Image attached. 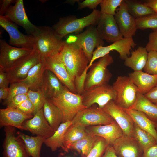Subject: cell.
Masks as SVG:
<instances>
[{
	"instance_id": "d4e9b609",
	"label": "cell",
	"mask_w": 157,
	"mask_h": 157,
	"mask_svg": "<svg viewBox=\"0 0 157 157\" xmlns=\"http://www.w3.org/2000/svg\"><path fill=\"white\" fill-rule=\"evenodd\" d=\"M45 70V59L41 57L40 61L30 69L26 77L21 81L28 86L29 90H38L42 88Z\"/></svg>"
},
{
	"instance_id": "cb8c5ba5",
	"label": "cell",
	"mask_w": 157,
	"mask_h": 157,
	"mask_svg": "<svg viewBox=\"0 0 157 157\" xmlns=\"http://www.w3.org/2000/svg\"><path fill=\"white\" fill-rule=\"evenodd\" d=\"M65 87L52 72L45 70L42 89L46 98L50 99L59 95Z\"/></svg>"
},
{
	"instance_id": "f6af8a7d",
	"label": "cell",
	"mask_w": 157,
	"mask_h": 157,
	"mask_svg": "<svg viewBox=\"0 0 157 157\" xmlns=\"http://www.w3.org/2000/svg\"><path fill=\"white\" fill-rule=\"evenodd\" d=\"M102 0H85L81 2L78 1L77 2L78 4V9H82L85 8H88L90 9L95 8L97 6L100 4Z\"/></svg>"
},
{
	"instance_id": "c3c4849f",
	"label": "cell",
	"mask_w": 157,
	"mask_h": 157,
	"mask_svg": "<svg viewBox=\"0 0 157 157\" xmlns=\"http://www.w3.org/2000/svg\"><path fill=\"white\" fill-rule=\"evenodd\" d=\"M144 95L151 102L157 104V84Z\"/></svg>"
},
{
	"instance_id": "9f6ffc18",
	"label": "cell",
	"mask_w": 157,
	"mask_h": 157,
	"mask_svg": "<svg viewBox=\"0 0 157 157\" xmlns=\"http://www.w3.org/2000/svg\"><path fill=\"white\" fill-rule=\"evenodd\" d=\"M156 104V106H157V104Z\"/></svg>"
},
{
	"instance_id": "f1b7e54d",
	"label": "cell",
	"mask_w": 157,
	"mask_h": 157,
	"mask_svg": "<svg viewBox=\"0 0 157 157\" xmlns=\"http://www.w3.org/2000/svg\"><path fill=\"white\" fill-rule=\"evenodd\" d=\"M129 109L142 112L151 120L157 123V106L139 91L135 103Z\"/></svg>"
},
{
	"instance_id": "4dcf8cb0",
	"label": "cell",
	"mask_w": 157,
	"mask_h": 157,
	"mask_svg": "<svg viewBox=\"0 0 157 157\" xmlns=\"http://www.w3.org/2000/svg\"><path fill=\"white\" fill-rule=\"evenodd\" d=\"M16 133L23 140L26 149L30 156L40 157L42 146L45 139L39 136H30L19 131H17Z\"/></svg>"
},
{
	"instance_id": "7bdbcfd3",
	"label": "cell",
	"mask_w": 157,
	"mask_h": 157,
	"mask_svg": "<svg viewBox=\"0 0 157 157\" xmlns=\"http://www.w3.org/2000/svg\"><path fill=\"white\" fill-rule=\"evenodd\" d=\"M15 108L27 115H34L35 113V107L28 99L19 105Z\"/></svg>"
},
{
	"instance_id": "60d3db41",
	"label": "cell",
	"mask_w": 157,
	"mask_h": 157,
	"mask_svg": "<svg viewBox=\"0 0 157 157\" xmlns=\"http://www.w3.org/2000/svg\"><path fill=\"white\" fill-rule=\"evenodd\" d=\"M108 145L105 139L98 136L93 147L87 157H102Z\"/></svg>"
},
{
	"instance_id": "7a4b0ae2",
	"label": "cell",
	"mask_w": 157,
	"mask_h": 157,
	"mask_svg": "<svg viewBox=\"0 0 157 157\" xmlns=\"http://www.w3.org/2000/svg\"><path fill=\"white\" fill-rule=\"evenodd\" d=\"M58 55L74 82L76 78L82 74L90 63L80 47L66 41Z\"/></svg>"
},
{
	"instance_id": "ac0fdd59",
	"label": "cell",
	"mask_w": 157,
	"mask_h": 157,
	"mask_svg": "<svg viewBox=\"0 0 157 157\" xmlns=\"http://www.w3.org/2000/svg\"><path fill=\"white\" fill-rule=\"evenodd\" d=\"M22 127L23 130L45 139L51 137L55 131L45 117L43 108L35 113L32 118L25 121Z\"/></svg>"
},
{
	"instance_id": "7dc6e473",
	"label": "cell",
	"mask_w": 157,
	"mask_h": 157,
	"mask_svg": "<svg viewBox=\"0 0 157 157\" xmlns=\"http://www.w3.org/2000/svg\"><path fill=\"white\" fill-rule=\"evenodd\" d=\"M142 157H157V143L144 150Z\"/></svg>"
},
{
	"instance_id": "7c38bea8",
	"label": "cell",
	"mask_w": 157,
	"mask_h": 157,
	"mask_svg": "<svg viewBox=\"0 0 157 157\" xmlns=\"http://www.w3.org/2000/svg\"><path fill=\"white\" fill-rule=\"evenodd\" d=\"M136 45L132 38H123L108 46H99L93 52L92 59L86 69L88 70L96 60L105 56L109 54L110 51L113 50L119 53V57L121 60H125L130 54L131 48H134Z\"/></svg>"
},
{
	"instance_id": "8d00e7d4",
	"label": "cell",
	"mask_w": 157,
	"mask_h": 157,
	"mask_svg": "<svg viewBox=\"0 0 157 157\" xmlns=\"http://www.w3.org/2000/svg\"><path fill=\"white\" fill-rule=\"evenodd\" d=\"M137 29L144 30L152 29L157 31V13H155L136 19Z\"/></svg>"
},
{
	"instance_id": "db71d44e",
	"label": "cell",
	"mask_w": 157,
	"mask_h": 157,
	"mask_svg": "<svg viewBox=\"0 0 157 157\" xmlns=\"http://www.w3.org/2000/svg\"><path fill=\"white\" fill-rule=\"evenodd\" d=\"M9 93V87L8 88H0V100L6 99Z\"/></svg>"
},
{
	"instance_id": "4316f807",
	"label": "cell",
	"mask_w": 157,
	"mask_h": 157,
	"mask_svg": "<svg viewBox=\"0 0 157 157\" xmlns=\"http://www.w3.org/2000/svg\"><path fill=\"white\" fill-rule=\"evenodd\" d=\"M123 109L130 115L135 124L152 135L157 142L156 123L151 120L142 112L132 109Z\"/></svg>"
},
{
	"instance_id": "ffe728a7",
	"label": "cell",
	"mask_w": 157,
	"mask_h": 157,
	"mask_svg": "<svg viewBox=\"0 0 157 157\" xmlns=\"http://www.w3.org/2000/svg\"><path fill=\"white\" fill-rule=\"evenodd\" d=\"M4 15L23 28L28 34L32 35L35 30L37 26L32 23L28 19L23 0H15V5H11Z\"/></svg>"
},
{
	"instance_id": "5b68a950",
	"label": "cell",
	"mask_w": 157,
	"mask_h": 157,
	"mask_svg": "<svg viewBox=\"0 0 157 157\" xmlns=\"http://www.w3.org/2000/svg\"><path fill=\"white\" fill-rule=\"evenodd\" d=\"M113 62V57L109 53L93 63L86 76L84 91L108 83L112 75L107 67Z\"/></svg>"
},
{
	"instance_id": "bcb514c9",
	"label": "cell",
	"mask_w": 157,
	"mask_h": 157,
	"mask_svg": "<svg viewBox=\"0 0 157 157\" xmlns=\"http://www.w3.org/2000/svg\"><path fill=\"white\" fill-rule=\"evenodd\" d=\"M28 99L27 94L16 95L12 99L7 105V107L15 108Z\"/></svg>"
},
{
	"instance_id": "f907efd6",
	"label": "cell",
	"mask_w": 157,
	"mask_h": 157,
	"mask_svg": "<svg viewBox=\"0 0 157 157\" xmlns=\"http://www.w3.org/2000/svg\"><path fill=\"white\" fill-rule=\"evenodd\" d=\"M15 0H3L1 1V5L0 10V16L4 15L11 4L15 2Z\"/></svg>"
},
{
	"instance_id": "f546056e",
	"label": "cell",
	"mask_w": 157,
	"mask_h": 157,
	"mask_svg": "<svg viewBox=\"0 0 157 157\" xmlns=\"http://www.w3.org/2000/svg\"><path fill=\"white\" fill-rule=\"evenodd\" d=\"M43 109L45 117L51 128L56 131L62 122L63 117L59 109L46 98Z\"/></svg>"
},
{
	"instance_id": "681fc988",
	"label": "cell",
	"mask_w": 157,
	"mask_h": 157,
	"mask_svg": "<svg viewBox=\"0 0 157 157\" xmlns=\"http://www.w3.org/2000/svg\"><path fill=\"white\" fill-rule=\"evenodd\" d=\"M10 82L7 73L0 69V88H8Z\"/></svg>"
},
{
	"instance_id": "30bf717a",
	"label": "cell",
	"mask_w": 157,
	"mask_h": 157,
	"mask_svg": "<svg viewBox=\"0 0 157 157\" xmlns=\"http://www.w3.org/2000/svg\"><path fill=\"white\" fill-rule=\"evenodd\" d=\"M33 51V49L13 47L0 39V69L6 72Z\"/></svg>"
},
{
	"instance_id": "7402d4cb",
	"label": "cell",
	"mask_w": 157,
	"mask_h": 157,
	"mask_svg": "<svg viewBox=\"0 0 157 157\" xmlns=\"http://www.w3.org/2000/svg\"><path fill=\"white\" fill-rule=\"evenodd\" d=\"M86 131L89 135L103 138L112 146L116 140L123 136L122 130L115 121L109 124L87 126Z\"/></svg>"
},
{
	"instance_id": "8992f818",
	"label": "cell",
	"mask_w": 157,
	"mask_h": 157,
	"mask_svg": "<svg viewBox=\"0 0 157 157\" xmlns=\"http://www.w3.org/2000/svg\"><path fill=\"white\" fill-rule=\"evenodd\" d=\"M112 86L116 92L115 103L123 109H130L135 102L138 90L129 77L118 76Z\"/></svg>"
},
{
	"instance_id": "9c48e42d",
	"label": "cell",
	"mask_w": 157,
	"mask_h": 157,
	"mask_svg": "<svg viewBox=\"0 0 157 157\" xmlns=\"http://www.w3.org/2000/svg\"><path fill=\"white\" fill-rule=\"evenodd\" d=\"M81 95L83 104L87 108L96 104L103 109L109 101L114 100L116 92L112 85L107 83L85 90Z\"/></svg>"
},
{
	"instance_id": "ab89813d",
	"label": "cell",
	"mask_w": 157,
	"mask_h": 157,
	"mask_svg": "<svg viewBox=\"0 0 157 157\" xmlns=\"http://www.w3.org/2000/svg\"><path fill=\"white\" fill-rule=\"evenodd\" d=\"M123 0H102L100 3L101 13L114 16Z\"/></svg>"
},
{
	"instance_id": "6da1fadb",
	"label": "cell",
	"mask_w": 157,
	"mask_h": 157,
	"mask_svg": "<svg viewBox=\"0 0 157 157\" xmlns=\"http://www.w3.org/2000/svg\"><path fill=\"white\" fill-rule=\"evenodd\" d=\"M32 35L34 39L33 50L44 58L59 53L64 42L52 27L48 26H37Z\"/></svg>"
},
{
	"instance_id": "e0dca14e",
	"label": "cell",
	"mask_w": 157,
	"mask_h": 157,
	"mask_svg": "<svg viewBox=\"0 0 157 157\" xmlns=\"http://www.w3.org/2000/svg\"><path fill=\"white\" fill-rule=\"evenodd\" d=\"M58 53L45 58L46 69L52 72L70 91L77 94L74 82L59 57Z\"/></svg>"
},
{
	"instance_id": "d6a6232c",
	"label": "cell",
	"mask_w": 157,
	"mask_h": 157,
	"mask_svg": "<svg viewBox=\"0 0 157 157\" xmlns=\"http://www.w3.org/2000/svg\"><path fill=\"white\" fill-rule=\"evenodd\" d=\"M88 134L86 127L71 125L65 132L62 149L66 152H68L72 144L84 138Z\"/></svg>"
},
{
	"instance_id": "f35d334b",
	"label": "cell",
	"mask_w": 157,
	"mask_h": 157,
	"mask_svg": "<svg viewBox=\"0 0 157 157\" xmlns=\"http://www.w3.org/2000/svg\"><path fill=\"white\" fill-rule=\"evenodd\" d=\"M29 90L28 86L22 81L10 83L9 87V94L6 99L5 104L7 105L15 96L19 94H27Z\"/></svg>"
},
{
	"instance_id": "44dd1931",
	"label": "cell",
	"mask_w": 157,
	"mask_h": 157,
	"mask_svg": "<svg viewBox=\"0 0 157 157\" xmlns=\"http://www.w3.org/2000/svg\"><path fill=\"white\" fill-rule=\"evenodd\" d=\"M118 157H142L143 150L133 137L123 136L112 145Z\"/></svg>"
},
{
	"instance_id": "8fae6325",
	"label": "cell",
	"mask_w": 157,
	"mask_h": 157,
	"mask_svg": "<svg viewBox=\"0 0 157 157\" xmlns=\"http://www.w3.org/2000/svg\"><path fill=\"white\" fill-rule=\"evenodd\" d=\"M5 137L3 144V157H31L15 127H4Z\"/></svg>"
},
{
	"instance_id": "836d02e7",
	"label": "cell",
	"mask_w": 157,
	"mask_h": 157,
	"mask_svg": "<svg viewBox=\"0 0 157 157\" xmlns=\"http://www.w3.org/2000/svg\"><path fill=\"white\" fill-rule=\"evenodd\" d=\"M129 13L136 19L155 13L143 1L132 0H124Z\"/></svg>"
},
{
	"instance_id": "816d5d0a",
	"label": "cell",
	"mask_w": 157,
	"mask_h": 157,
	"mask_svg": "<svg viewBox=\"0 0 157 157\" xmlns=\"http://www.w3.org/2000/svg\"><path fill=\"white\" fill-rule=\"evenodd\" d=\"M102 157H118L112 146L108 145Z\"/></svg>"
},
{
	"instance_id": "9a60e30c",
	"label": "cell",
	"mask_w": 157,
	"mask_h": 157,
	"mask_svg": "<svg viewBox=\"0 0 157 157\" xmlns=\"http://www.w3.org/2000/svg\"><path fill=\"white\" fill-rule=\"evenodd\" d=\"M41 59V57L40 55L33 50L29 55L6 72L10 83L20 81L24 79L30 69L39 63Z\"/></svg>"
},
{
	"instance_id": "e575fe53",
	"label": "cell",
	"mask_w": 157,
	"mask_h": 157,
	"mask_svg": "<svg viewBox=\"0 0 157 157\" xmlns=\"http://www.w3.org/2000/svg\"><path fill=\"white\" fill-rule=\"evenodd\" d=\"M98 137L88 134L84 138L72 144L70 147L69 150L76 151L82 157H87Z\"/></svg>"
},
{
	"instance_id": "11a10c76",
	"label": "cell",
	"mask_w": 157,
	"mask_h": 157,
	"mask_svg": "<svg viewBox=\"0 0 157 157\" xmlns=\"http://www.w3.org/2000/svg\"><path fill=\"white\" fill-rule=\"evenodd\" d=\"M156 130L157 132V123H156Z\"/></svg>"
},
{
	"instance_id": "2e32d148",
	"label": "cell",
	"mask_w": 157,
	"mask_h": 157,
	"mask_svg": "<svg viewBox=\"0 0 157 157\" xmlns=\"http://www.w3.org/2000/svg\"><path fill=\"white\" fill-rule=\"evenodd\" d=\"M103 109L118 124L122 130L124 136L134 137V123L130 115L122 108L111 100Z\"/></svg>"
},
{
	"instance_id": "83f0119b",
	"label": "cell",
	"mask_w": 157,
	"mask_h": 157,
	"mask_svg": "<svg viewBox=\"0 0 157 157\" xmlns=\"http://www.w3.org/2000/svg\"><path fill=\"white\" fill-rule=\"evenodd\" d=\"M148 52L145 47L139 46L124 60V64L134 71H142L147 63Z\"/></svg>"
},
{
	"instance_id": "b9f144b4",
	"label": "cell",
	"mask_w": 157,
	"mask_h": 157,
	"mask_svg": "<svg viewBox=\"0 0 157 157\" xmlns=\"http://www.w3.org/2000/svg\"><path fill=\"white\" fill-rule=\"evenodd\" d=\"M144 72L157 75V51H152L148 53L146 64L143 69Z\"/></svg>"
},
{
	"instance_id": "52a82bcc",
	"label": "cell",
	"mask_w": 157,
	"mask_h": 157,
	"mask_svg": "<svg viewBox=\"0 0 157 157\" xmlns=\"http://www.w3.org/2000/svg\"><path fill=\"white\" fill-rule=\"evenodd\" d=\"M114 119L95 104L79 111L71 121L72 125L84 127L110 124Z\"/></svg>"
},
{
	"instance_id": "3957f363",
	"label": "cell",
	"mask_w": 157,
	"mask_h": 157,
	"mask_svg": "<svg viewBox=\"0 0 157 157\" xmlns=\"http://www.w3.org/2000/svg\"><path fill=\"white\" fill-rule=\"evenodd\" d=\"M101 14L100 11L95 9L90 14L81 18L74 16L61 17L52 28L63 38L69 34L78 33L86 27L97 25Z\"/></svg>"
},
{
	"instance_id": "74e56055",
	"label": "cell",
	"mask_w": 157,
	"mask_h": 157,
	"mask_svg": "<svg viewBox=\"0 0 157 157\" xmlns=\"http://www.w3.org/2000/svg\"><path fill=\"white\" fill-rule=\"evenodd\" d=\"M27 94L28 99L35 107V113L43 107L46 99L44 92L41 88L37 91L29 90Z\"/></svg>"
},
{
	"instance_id": "484cf974",
	"label": "cell",
	"mask_w": 157,
	"mask_h": 157,
	"mask_svg": "<svg viewBox=\"0 0 157 157\" xmlns=\"http://www.w3.org/2000/svg\"><path fill=\"white\" fill-rule=\"evenodd\" d=\"M129 76L137 87L138 91L144 95L157 84V75L142 71H134Z\"/></svg>"
},
{
	"instance_id": "d590c367",
	"label": "cell",
	"mask_w": 157,
	"mask_h": 157,
	"mask_svg": "<svg viewBox=\"0 0 157 157\" xmlns=\"http://www.w3.org/2000/svg\"><path fill=\"white\" fill-rule=\"evenodd\" d=\"M133 136L139 143L143 151L157 143L154 137L140 128L134 123Z\"/></svg>"
},
{
	"instance_id": "5bb4252c",
	"label": "cell",
	"mask_w": 157,
	"mask_h": 157,
	"mask_svg": "<svg viewBox=\"0 0 157 157\" xmlns=\"http://www.w3.org/2000/svg\"><path fill=\"white\" fill-rule=\"evenodd\" d=\"M96 26L100 37L108 42L113 43L123 38L113 15L101 13Z\"/></svg>"
},
{
	"instance_id": "d6986e66",
	"label": "cell",
	"mask_w": 157,
	"mask_h": 157,
	"mask_svg": "<svg viewBox=\"0 0 157 157\" xmlns=\"http://www.w3.org/2000/svg\"><path fill=\"white\" fill-rule=\"evenodd\" d=\"M121 33L124 38H132L137 29L136 19L129 13L123 0L114 16Z\"/></svg>"
},
{
	"instance_id": "ba28073f",
	"label": "cell",
	"mask_w": 157,
	"mask_h": 157,
	"mask_svg": "<svg viewBox=\"0 0 157 157\" xmlns=\"http://www.w3.org/2000/svg\"><path fill=\"white\" fill-rule=\"evenodd\" d=\"M74 44L83 50L90 62L92 59L94 49L103 46L104 42L100 37L95 26L91 25L83 32L76 35H72L65 40Z\"/></svg>"
},
{
	"instance_id": "603a6c76",
	"label": "cell",
	"mask_w": 157,
	"mask_h": 157,
	"mask_svg": "<svg viewBox=\"0 0 157 157\" xmlns=\"http://www.w3.org/2000/svg\"><path fill=\"white\" fill-rule=\"evenodd\" d=\"M33 116L25 114L15 108L7 107L0 109V127L10 126L23 130V123Z\"/></svg>"
},
{
	"instance_id": "4fadbf2b",
	"label": "cell",
	"mask_w": 157,
	"mask_h": 157,
	"mask_svg": "<svg viewBox=\"0 0 157 157\" xmlns=\"http://www.w3.org/2000/svg\"><path fill=\"white\" fill-rule=\"evenodd\" d=\"M0 25L9 34L10 45L18 48L33 49L34 39L32 35L22 33L16 24L5 15L0 16Z\"/></svg>"
},
{
	"instance_id": "1f68e13d",
	"label": "cell",
	"mask_w": 157,
	"mask_h": 157,
	"mask_svg": "<svg viewBox=\"0 0 157 157\" xmlns=\"http://www.w3.org/2000/svg\"><path fill=\"white\" fill-rule=\"evenodd\" d=\"M71 125V121L62 123L53 134L45 140L44 143L53 152L60 148L62 149L65 132Z\"/></svg>"
},
{
	"instance_id": "f5cc1de1",
	"label": "cell",
	"mask_w": 157,
	"mask_h": 157,
	"mask_svg": "<svg viewBox=\"0 0 157 157\" xmlns=\"http://www.w3.org/2000/svg\"><path fill=\"white\" fill-rule=\"evenodd\" d=\"M143 2L157 13V0H148L144 1Z\"/></svg>"
},
{
	"instance_id": "ee69618b",
	"label": "cell",
	"mask_w": 157,
	"mask_h": 157,
	"mask_svg": "<svg viewBox=\"0 0 157 157\" xmlns=\"http://www.w3.org/2000/svg\"><path fill=\"white\" fill-rule=\"evenodd\" d=\"M148 40L145 47L148 52L152 51H157V31L150 33L149 35Z\"/></svg>"
},
{
	"instance_id": "277c9868",
	"label": "cell",
	"mask_w": 157,
	"mask_h": 157,
	"mask_svg": "<svg viewBox=\"0 0 157 157\" xmlns=\"http://www.w3.org/2000/svg\"><path fill=\"white\" fill-rule=\"evenodd\" d=\"M49 99L61 112L62 123L71 121L78 112L87 108L83 104L81 95L71 92L66 87L59 95Z\"/></svg>"
}]
</instances>
